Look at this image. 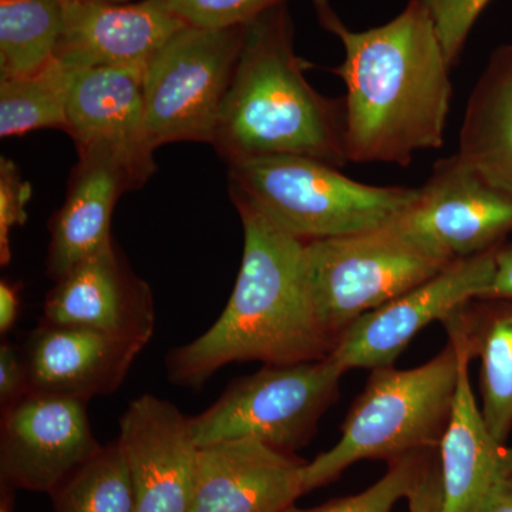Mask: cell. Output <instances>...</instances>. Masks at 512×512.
I'll return each instance as SVG.
<instances>
[{
  "label": "cell",
  "mask_w": 512,
  "mask_h": 512,
  "mask_svg": "<svg viewBox=\"0 0 512 512\" xmlns=\"http://www.w3.org/2000/svg\"><path fill=\"white\" fill-rule=\"evenodd\" d=\"M323 29L339 37L345 60L330 72L346 86L349 163L409 167L419 151L444 144L453 84L436 26L421 0L386 25L353 32L329 0H312Z\"/></svg>",
  "instance_id": "1"
},
{
  "label": "cell",
  "mask_w": 512,
  "mask_h": 512,
  "mask_svg": "<svg viewBox=\"0 0 512 512\" xmlns=\"http://www.w3.org/2000/svg\"><path fill=\"white\" fill-rule=\"evenodd\" d=\"M244 227V254L227 308L200 338L171 350L167 376L201 389L229 363L265 366L326 359L336 342L320 325L306 279V241L231 191Z\"/></svg>",
  "instance_id": "2"
},
{
  "label": "cell",
  "mask_w": 512,
  "mask_h": 512,
  "mask_svg": "<svg viewBox=\"0 0 512 512\" xmlns=\"http://www.w3.org/2000/svg\"><path fill=\"white\" fill-rule=\"evenodd\" d=\"M288 5L245 26L212 146L228 161L301 156L345 167V103L316 92L295 52Z\"/></svg>",
  "instance_id": "3"
},
{
  "label": "cell",
  "mask_w": 512,
  "mask_h": 512,
  "mask_svg": "<svg viewBox=\"0 0 512 512\" xmlns=\"http://www.w3.org/2000/svg\"><path fill=\"white\" fill-rule=\"evenodd\" d=\"M413 369L372 370L342 426L340 440L303 468L305 493L329 484L362 460H387L439 450L460 379V343Z\"/></svg>",
  "instance_id": "4"
},
{
  "label": "cell",
  "mask_w": 512,
  "mask_h": 512,
  "mask_svg": "<svg viewBox=\"0 0 512 512\" xmlns=\"http://www.w3.org/2000/svg\"><path fill=\"white\" fill-rule=\"evenodd\" d=\"M229 191L238 192L289 234L326 239L386 227L417 188L376 187L339 168L301 156H272L229 164Z\"/></svg>",
  "instance_id": "5"
},
{
  "label": "cell",
  "mask_w": 512,
  "mask_h": 512,
  "mask_svg": "<svg viewBox=\"0 0 512 512\" xmlns=\"http://www.w3.org/2000/svg\"><path fill=\"white\" fill-rule=\"evenodd\" d=\"M313 309L333 340L357 319L424 284L451 262L434 258L386 227L306 241Z\"/></svg>",
  "instance_id": "6"
},
{
  "label": "cell",
  "mask_w": 512,
  "mask_h": 512,
  "mask_svg": "<svg viewBox=\"0 0 512 512\" xmlns=\"http://www.w3.org/2000/svg\"><path fill=\"white\" fill-rule=\"evenodd\" d=\"M342 369L328 356L296 365L264 366L234 380L210 409L191 417L198 447L255 439L292 453L316 434L319 420L338 400Z\"/></svg>",
  "instance_id": "7"
},
{
  "label": "cell",
  "mask_w": 512,
  "mask_h": 512,
  "mask_svg": "<svg viewBox=\"0 0 512 512\" xmlns=\"http://www.w3.org/2000/svg\"><path fill=\"white\" fill-rule=\"evenodd\" d=\"M245 26H185L144 69V119L154 150L174 141L212 143L244 43Z\"/></svg>",
  "instance_id": "8"
},
{
  "label": "cell",
  "mask_w": 512,
  "mask_h": 512,
  "mask_svg": "<svg viewBox=\"0 0 512 512\" xmlns=\"http://www.w3.org/2000/svg\"><path fill=\"white\" fill-rule=\"evenodd\" d=\"M387 229L444 262L485 254L512 232V197L458 154L434 164L412 204Z\"/></svg>",
  "instance_id": "9"
},
{
  "label": "cell",
  "mask_w": 512,
  "mask_h": 512,
  "mask_svg": "<svg viewBox=\"0 0 512 512\" xmlns=\"http://www.w3.org/2000/svg\"><path fill=\"white\" fill-rule=\"evenodd\" d=\"M495 251L458 259L412 291L367 313L336 340L330 357L345 372L393 366L417 333L446 320L474 299H485L495 275Z\"/></svg>",
  "instance_id": "10"
},
{
  "label": "cell",
  "mask_w": 512,
  "mask_h": 512,
  "mask_svg": "<svg viewBox=\"0 0 512 512\" xmlns=\"http://www.w3.org/2000/svg\"><path fill=\"white\" fill-rule=\"evenodd\" d=\"M100 447L83 400L30 392L2 410L0 473L10 487L53 494Z\"/></svg>",
  "instance_id": "11"
},
{
  "label": "cell",
  "mask_w": 512,
  "mask_h": 512,
  "mask_svg": "<svg viewBox=\"0 0 512 512\" xmlns=\"http://www.w3.org/2000/svg\"><path fill=\"white\" fill-rule=\"evenodd\" d=\"M119 424L117 441L133 481L136 512H192L200 447L191 417L143 394L128 404Z\"/></svg>",
  "instance_id": "12"
},
{
  "label": "cell",
  "mask_w": 512,
  "mask_h": 512,
  "mask_svg": "<svg viewBox=\"0 0 512 512\" xmlns=\"http://www.w3.org/2000/svg\"><path fill=\"white\" fill-rule=\"evenodd\" d=\"M141 67L73 70L66 103V127L77 151L107 150L143 185L156 171L147 136Z\"/></svg>",
  "instance_id": "13"
},
{
  "label": "cell",
  "mask_w": 512,
  "mask_h": 512,
  "mask_svg": "<svg viewBox=\"0 0 512 512\" xmlns=\"http://www.w3.org/2000/svg\"><path fill=\"white\" fill-rule=\"evenodd\" d=\"M40 322L83 326L146 346L156 329V306L150 286L111 242L56 282Z\"/></svg>",
  "instance_id": "14"
},
{
  "label": "cell",
  "mask_w": 512,
  "mask_h": 512,
  "mask_svg": "<svg viewBox=\"0 0 512 512\" xmlns=\"http://www.w3.org/2000/svg\"><path fill=\"white\" fill-rule=\"evenodd\" d=\"M63 30L55 59L72 70L141 67L178 30L183 20L167 0L62 2Z\"/></svg>",
  "instance_id": "15"
},
{
  "label": "cell",
  "mask_w": 512,
  "mask_h": 512,
  "mask_svg": "<svg viewBox=\"0 0 512 512\" xmlns=\"http://www.w3.org/2000/svg\"><path fill=\"white\" fill-rule=\"evenodd\" d=\"M305 466L255 439L202 447L192 512H284L305 494Z\"/></svg>",
  "instance_id": "16"
},
{
  "label": "cell",
  "mask_w": 512,
  "mask_h": 512,
  "mask_svg": "<svg viewBox=\"0 0 512 512\" xmlns=\"http://www.w3.org/2000/svg\"><path fill=\"white\" fill-rule=\"evenodd\" d=\"M146 346L83 326L40 322L22 349L29 393L87 400L111 394Z\"/></svg>",
  "instance_id": "17"
},
{
  "label": "cell",
  "mask_w": 512,
  "mask_h": 512,
  "mask_svg": "<svg viewBox=\"0 0 512 512\" xmlns=\"http://www.w3.org/2000/svg\"><path fill=\"white\" fill-rule=\"evenodd\" d=\"M140 188L136 177L107 150L79 153L62 208L50 222L47 275L57 282L111 244V217L126 191Z\"/></svg>",
  "instance_id": "18"
},
{
  "label": "cell",
  "mask_w": 512,
  "mask_h": 512,
  "mask_svg": "<svg viewBox=\"0 0 512 512\" xmlns=\"http://www.w3.org/2000/svg\"><path fill=\"white\" fill-rule=\"evenodd\" d=\"M463 352L453 413L440 441L439 512H477L491 488L512 471V450L491 436L474 397L471 356L454 333Z\"/></svg>",
  "instance_id": "19"
},
{
  "label": "cell",
  "mask_w": 512,
  "mask_h": 512,
  "mask_svg": "<svg viewBox=\"0 0 512 512\" xmlns=\"http://www.w3.org/2000/svg\"><path fill=\"white\" fill-rule=\"evenodd\" d=\"M458 156L512 197V45L495 49L468 97Z\"/></svg>",
  "instance_id": "20"
},
{
  "label": "cell",
  "mask_w": 512,
  "mask_h": 512,
  "mask_svg": "<svg viewBox=\"0 0 512 512\" xmlns=\"http://www.w3.org/2000/svg\"><path fill=\"white\" fill-rule=\"evenodd\" d=\"M444 325L471 359H480L481 414L491 436L505 444L512 431V301L474 299Z\"/></svg>",
  "instance_id": "21"
},
{
  "label": "cell",
  "mask_w": 512,
  "mask_h": 512,
  "mask_svg": "<svg viewBox=\"0 0 512 512\" xmlns=\"http://www.w3.org/2000/svg\"><path fill=\"white\" fill-rule=\"evenodd\" d=\"M62 30L60 0H0V80L45 69Z\"/></svg>",
  "instance_id": "22"
},
{
  "label": "cell",
  "mask_w": 512,
  "mask_h": 512,
  "mask_svg": "<svg viewBox=\"0 0 512 512\" xmlns=\"http://www.w3.org/2000/svg\"><path fill=\"white\" fill-rule=\"evenodd\" d=\"M73 70L53 59L30 76L0 80V137L39 128L66 127V103Z\"/></svg>",
  "instance_id": "23"
},
{
  "label": "cell",
  "mask_w": 512,
  "mask_h": 512,
  "mask_svg": "<svg viewBox=\"0 0 512 512\" xmlns=\"http://www.w3.org/2000/svg\"><path fill=\"white\" fill-rule=\"evenodd\" d=\"M56 512H136V494L119 441H111L55 491Z\"/></svg>",
  "instance_id": "24"
},
{
  "label": "cell",
  "mask_w": 512,
  "mask_h": 512,
  "mask_svg": "<svg viewBox=\"0 0 512 512\" xmlns=\"http://www.w3.org/2000/svg\"><path fill=\"white\" fill-rule=\"evenodd\" d=\"M434 450L409 454L390 461L389 470L363 493L339 498L319 507L301 510L295 505L284 512H392L402 498H409L430 473V454Z\"/></svg>",
  "instance_id": "25"
},
{
  "label": "cell",
  "mask_w": 512,
  "mask_h": 512,
  "mask_svg": "<svg viewBox=\"0 0 512 512\" xmlns=\"http://www.w3.org/2000/svg\"><path fill=\"white\" fill-rule=\"evenodd\" d=\"M185 25L200 29H231L247 26L288 0H167Z\"/></svg>",
  "instance_id": "26"
},
{
  "label": "cell",
  "mask_w": 512,
  "mask_h": 512,
  "mask_svg": "<svg viewBox=\"0 0 512 512\" xmlns=\"http://www.w3.org/2000/svg\"><path fill=\"white\" fill-rule=\"evenodd\" d=\"M429 10L444 56L451 69L457 66L471 29L490 0H421Z\"/></svg>",
  "instance_id": "27"
},
{
  "label": "cell",
  "mask_w": 512,
  "mask_h": 512,
  "mask_svg": "<svg viewBox=\"0 0 512 512\" xmlns=\"http://www.w3.org/2000/svg\"><path fill=\"white\" fill-rule=\"evenodd\" d=\"M32 185L23 180L18 165L9 158L0 160V264L10 262V231L28 220L26 205Z\"/></svg>",
  "instance_id": "28"
},
{
  "label": "cell",
  "mask_w": 512,
  "mask_h": 512,
  "mask_svg": "<svg viewBox=\"0 0 512 512\" xmlns=\"http://www.w3.org/2000/svg\"><path fill=\"white\" fill-rule=\"evenodd\" d=\"M29 393L28 370L22 350L9 342L0 345V404L2 410Z\"/></svg>",
  "instance_id": "29"
},
{
  "label": "cell",
  "mask_w": 512,
  "mask_h": 512,
  "mask_svg": "<svg viewBox=\"0 0 512 512\" xmlns=\"http://www.w3.org/2000/svg\"><path fill=\"white\" fill-rule=\"evenodd\" d=\"M485 299L512 301V244H503L495 251V275Z\"/></svg>",
  "instance_id": "30"
},
{
  "label": "cell",
  "mask_w": 512,
  "mask_h": 512,
  "mask_svg": "<svg viewBox=\"0 0 512 512\" xmlns=\"http://www.w3.org/2000/svg\"><path fill=\"white\" fill-rule=\"evenodd\" d=\"M412 512H439L441 503L440 470L431 468L419 487L407 498Z\"/></svg>",
  "instance_id": "31"
},
{
  "label": "cell",
  "mask_w": 512,
  "mask_h": 512,
  "mask_svg": "<svg viewBox=\"0 0 512 512\" xmlns=\"http://www.w3.org/2000/svg\"><path fill=\"white\" fill-rule=\"evenodd\" d=\"M20 285L0 282V333L6 335L15 326L20 308Z\"/></svg>",
  "instance_id": "32"
},
{
  "label": "cell",
  "mask_w": 512,
  "mask_h": 512,
  "mask_svg": "<svg viewBox=\"0 0 512 512\" xmlns=\"http://www.w3.org/2000/svg\"><path fill=\"white\" fill-rule=\"evenodd\" d=\"M477 512H512V471L491 488Z\"/></svg>",
  "instance_id": "33"
},
{
  "label": "cell",
  "mask_w": 512,
  "mask_h": 512,
  "mask_svg": "<svg viewBox=\"0 0 512 512\" xmlns=\"http://www.w3.org/2000/svg\"><path fill=\"white\" fill-rule=\"evenodd\" d=\"M60 2H109V3H126L130 0H60Z\"/></svg>",
  "instance_id": "34"
}]
</instances>
